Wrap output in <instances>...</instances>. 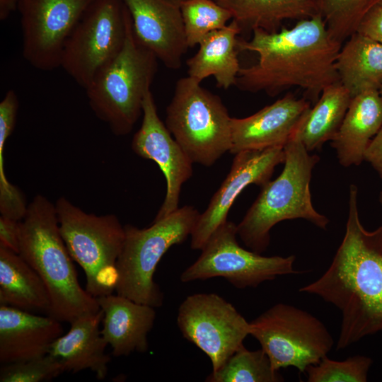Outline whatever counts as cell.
I'll return each instance as SVG.
<instances>
[{"label": "cell", "instance_id": "6da1fadb", "mask_svg": "<svg viewBox=\"0 0 382 382\" xmlns=\"http://www.w3.org/2000/svg\"><path fill=\"white\" fill-rule=\"evenodd\" d=\"M357 199L358 189L352 184L341 244L327 270L299 290L320 297L341 312L337 350L382 332V226L372 231L364 228Z\"/></svg>", "mask_w": 382, "mask_h": 382}, {"label": "cell", "instance_id": "7a4b0ae2", "mask_svg": "<svg viewBox=\"0 0 382 382\" xmlns=\"http://www.w3.org/2000/svg\"><path fill=\"white\" fill-rule=\"evenodd\" d=\"M238 47L258 56L255 64L241 68L236 86L241 91L274 96L299 87L314 100L325 88L340 81L335 61L342 43L318 14L273 33L255 29L250 40L238 38Z\"/></svg>", "mask_w": 382, "mask_h": 382}, {"label": "cell", "instance_id": "3957f363", "mask_svg": "<svg viewBox=\"0 0 382 382\" xmlns=\"http://www.w3.org/2000/svg\"><path fill=\"white\" fill-rule=\"evenodd\" d=\"M18 254L35 270L48 291L52 316L71 323L98 312L96 298L83 289L61 236L55 204L36 195L20 221Z\"/></svg>", "mask_w": 382, "mask_h": 382}, {"label": "cell", "instance_id": "277c9868", "mask_svg": "<svg viewBox=\"0 0 382 382\" xmlns=\"http://www.w3.org/2000/svg\"><path fill=\"white\" fill-rule=\"evenodd\" d=\"M284 149L283 170L262 187L237 225L238 236L245 245L260 254L267 250L270 231L279 222L303 219L321 229L329 224V219L314 209L310 190L312 171L320 157L306 150L297 134Z\"/></svg>", "mask_w": 382, "mask_h": 382}, {"label": "cell", "instance_id": "5b68a950", "mask_svg": "<svg viewBox=\"0 0 382 382\" xmlns=\"http://www.w3.org/2000/svg\"><path fill=\"white\" fill-rule=\"evenodd\" d=\"M158 61L137 37L129 14L122 48L85 89L93 112L115 135L129 134L141 115Z\"/></svg>", "mask_w": 382, "mask_h": 382}, {"label": "cell", "instance_id": "8992f818", "mask_svg": "<svg viewBox=\"0 0 382 382\" xmlns=\"http://www.w3.org/2000/svg\"><path fill=\"white\" fill-rule=\"evenodd\" d=\"M200 214L192 206L178 208L144 228L125 226V237L117 261L116 294L154 308L162 306L163 294L154 280L164 254L191 236Z\"/></svg>", "mask_w": 382, "mask_h": 382}, {"label": "cell", "instance_id": "52a82bcc", "mask_svg": "<svg viewBox=\"0 0 382 382\" xmlns=\"http://www.w3.org/2000/svg\"><path fill=\"white\" fill-rule=\"evenodd\" d=\"M61 236L86 275V290L95 298L112 294L118 281L117 261L125 237L115 214H88L60 197L55 204Z\"/></svg>", "mask_w": 382, "mask_h": 382}, {"label": "cell", "instance_id": "ba28073f", "mask_svg": "<svg viewBox=\"0 0 382 382\" xmlns=\"http://www.w3.org/2000/svg\"><path fill=\"white\" fill-rule=\"evenodd\" d=\"M231 118L218 96L187 76L175 84L165 124L193 163L211 166L230 152Z\"/></svg>", "mask_w": 382, "mask_h": 382}, {"label": "cell", "instance_id": "9c48e42d", "mask_svg": "<svg viewBox=\"0 0 382 382\" xmlns=\"http://www.w3.org/2000/svg\"><path fill=\"white\" fill-rule=\"evenodd\" d=\"M250 335L277 371L293 366L306 372L328 356L334 345L330 332L318 318L284 303L272 306L250 322Z\"/></svg>", "mask_w": 382, "mask_h": 382}, {"label": "cell", "instance_id": "30bf717a", "mask_svg": "<svg viewBox=\"0 0 382 382\" xmlns=\"http://www.w3.org/2000/svg\"><path fill=\"white\" fill-rule=\"evenodd\" d=\"M129 18L121 0H94L69 37L60 66L86 89L122 48Z\"/></svg>", "mask_w": 382, "mask_h": 382}, {"label": "cell", "instance_id": "8fae6325", "mask_svg": "<svg viewBox=\"0 0 382 382\" xmlns=\"http://www.w3.org/2000/svg\"><path fill=\"white\" fill-rule=\"evenodd\" d=\"M237 225L226 221L209 237L197 260L180 279L183 283L222 277L237 289L256 288L279 276L299 274L296 257L263 256L242 248L237 241Z\"/></svg>", "mask_w": 382, "mask_h": 382}, {"label": "cell", "instance_id": "7c38bea8", "mask_svg": "<svg viewBox=\"0 0 382 382\" xmlns=\"http://www.w3.org/2000/svg\"><path fill=\"white\" fill-rule=\"evenodd\" d=\"M177 324L183 336L219 369L250 335V322L228 301L214 293L187 296L180 303Z\"/></svg>", "mask_w": 382, "mask_h": 382}, {"label": "cell", "instance_id": "4fadbf2b", "mask_svg": "<svg viewBox=\"0 0 382 382\" xmlns=\"http://www.w3.org/2000/svg\"><path fill=\"white\" fill-rule=\"evenodd\" d=\"M93 1L20 0L25 59L41 71L60 66L69 37Z\"/></svg>", "mask_w": 382, "mask_h": 382}, {"label": "cell", "instance_id": "5bb4252c", "mask_svg": "<svg viewBox=\"0 0 382 382\" xmlns=\"http://www.w3.org/2000/svg\"><path fill=\"white\" fill-rule=\"evenodd\" d=\"M142 115L132 149L139 156L154 161L165 176L166 193L154 220L157 221L178 208L181 187L192 175L193 163L161 120L151 90L144 96Z\"/></svg>", "mask_w": 382, "mask_h": 382}, {"label": "cell", "instance_id": "9a60e30c", "mask_svg": "<svg viewBox=\"0 0 382 382\" xmlns=\"http://www.w3.org/2000/svg\"><path fill=\"white\" fill-rule=\"evenodd\" d=\"M284 160L283 147L236 154L229 173L199 216L190 236L191 248L202 250L212 234L227 221L228 212L240 193L251 184L262 187L270 180L275 167Z\"/></svg>", "mask_w": 382, "mask_h": 382}, {"label": "cell", "instance_id": "2e32d148", "mask_svg": "<svg viewBox=\"0 0 382 382\" xmlns=\"http://www.w3.org/2000/svg\"><path fill=\"white\" fill-rule=\"evenodd\" d=\"M139 40L167 68L178 69L188 47L182 0H121Z\"/></svg>", "mask_w": 382, "mask_h": 382}, {"label": "cell", "instance_id": "e0dca14e", "mask_svg": "<svg viewBox=\"0 0 382 382\" xmlns=\"http://www.w3.org/2000/svg\"><path fill=\"white\" fill-rule=\"evenodd\" d=\"M311 108L306 98L289 93L250 116L232 117L230 153L284 148L297 134Z\"/></svg>", "mask_w": 382, "mask_h": 382}, {"label": "cell", "instance_id": "ac0fdd59", "mask_svg": "<svg viewBox=\"0 0 382 382\" xmlns=\"http://www.w3.org/2000/svg\"><path fill=\"white\" fill-rule=\"evenodd\" d=\"M57 318L0 305V362L32 359L48 354L63 333Z\"/></svg>", "mask_w": 382, "mask_h": 382}, {"label": "cell", "instance_id": "d6986e66", "mask_svg": "<svg viewBox=\"0 0 382 382\" xmlns=\"http://www.w3.org/2000/svg\"><path fill=\"white\" fill-rule=\"evenodd\" d=\"M103 311L101 334L115 357L146 352L148 334L156 319L155 308L125 296L109 294L96 298Z\"/></svg>", "mask_w": 382, "mask_h": 382}, {"label": "cell", "instance_id": "ffe728a7", "mask_svg": "<svg viewBox=\"0 0 382 382\" xmlns=\"http://www.w3.org/2000/svg\"><path fill=\"white\" fill-rule=\"evenodd\" d=\"M103 311L81 316L73 320L69 330L51 345L48 354L57 358L65 371L91 370L98 379L105 378L111 358L105 353L108 343L100 324Z\"/></svg>", "mask_w": 382, "mask_h": 382}, {"label": "cell", "instance_id": "44dd1931", "mask_svg": "<svg viewBox=\"0 0 382 382\" xmlns=\"http://www.w3.org/2000/svg\"><path fill=\"white\" fill-rule=\"evenodd\" d=\"M382 127V98L378 90H368L352 98L344 120L330 145L344 167L364 161L372 139Z\"/></svg>", "mask_w": 382, "mask_h": 382}, {"label": "cell", "instance_id": "7402d4cb", "mask_svg": "<svg viewBox=\"0 0 382 382\" xmlns=\"http://www.w3.org/2000/svg\"><path fill=\"white\" fill-rule=\"evenodd\" d=\"M241 33L238 25L231 20L224 28L207 34L186 62L187 76L199 82L214 76L217 86L224 89L236 86L241 68L238 58Z\"/></svg>", "mask_w": 382, "mask_h": 382}, {"label": "cell", "instance_id": "603a6c76", "mask_svg": "<svg viewBox=\"0 0 382 382\" xmlns=\"http://www.w3.org/2000/svg\"><path fill=\"white\" fill-rule=\"evenodd\" d=\"M0 305L50 316V298L35 270L17 253L0 245Z\"/></svg>", "mask_w": 382, "mask_h": 382}, {"label": "cell", "instance_id": "cb8c5ba5", "mask_svg": "<svg viewBox=\"0 0 382 382\" xmlns=\"http://www.w3.org/2000/svg\"><path fill=\"white\" fill-rule=\"evenodd\" d=\"M340 82L351 97L382 86V44L358 32L341 47L335 61Z\"/></svg>", "mask_w": 382, "mask_h": 382}, {"label": "cell", "instance_id": "d4e9b609", "mask_svg": "<svg viewBox=\"0 0 382 382\" xmlns=\"http://www.w3.org/2000/svg\"><path fill=\"white\" fill-rule=\"evenodd\" d=\"M227 8L243 31H278L282 22L316 14L311 0H215Z\"/></svg>", "mask_w": 382, "mask_h": 382}, {"label": "cell", "instance_id": "484cf974", "mask_svg": "<svg viewBox=\"0 0 382 382\" xmlns=\"http://www.w3.org/2000/svg\"><path fill=\"white\" fill-rule=\"evenodd\" d=\"M320 98L311 107L297 132L308 152L320 149L337 134L349 108L352 97L340 82L325 88Z\"/></svg>", "mask_w": 382, "mask_h": 382}, {"label": "cell", "instance_id": "4316f807", "mask_svg": "<svg viewBox=\"0 0 382 382\" xmlns=\"http://www.w3.org/2000/svg\"><path fill=\"white\" fill-rule=\"evenodd\" d=\"M206 381L280 382L284 378L262 348L249 350L243 345L219 369L212 371Z\"/></svg>", "mask_w": 382, "mask_h": 382}, {"label": "cell", "instance_id": "83f0119b", "mask_svg": "<svg viewBox=\"0 0 382 382\" xmlns=\"http://www.w3.org/2000/svg\"><path fill=\"white\" fill-rule=\"evenodd\" d=\"M316 14L324 20L330 35L342 44L357 28L366 13L381 0H311Z\"/></svg>", "mask_w": 382, "mask_h": 382}, {"label": "cell", "instance_id": "f1b7e54d", "mask_svg": "<svg viewBox=\"0 0 382 382\" xmlns=\"http://www.w3.org/2000/svg\"><path fill=\"white\" fill-rule=\"evenodd\" d=\"M180 8L189 48L198 45L207 34L224 28L232 20L231 12L215 0H182Z\"/></svg>", "mask_w": 382, "mask_h": 382}, {"label": "cell", "instance_id": "f546056e", "mask_svg": "<svg viewBox=\"0 0 382 382\" xmlns=\"http://www.w3.org/2000/svg\"><path fill=\"white\" fill-rule=\"evenodd\" d=\"M372 359L364 355H354L343 361L328 356L306 370L308 382H366Z\"/></svg>", "mask_w": 382, "mask_h": 382}, {"label": "cell", "instance_id": "4dcf8cb0", "mask_svg": "<svg viewBox=\"0 0 382 382\" xmlns=\"http://www.w3.org/2000/svg\"><path fill=\"white\" fill-rule=\"evenodd\" d=\"M64 371L59 361L47 354L32 359L3 364L0 369V381H48Z\"/></svg>", "mask_w": 382, "mask_h": 382}, {"label": "cell", "instance_id": "1f68e13d", "mask_svg": "<svg viewBox=\"0 0 382 382\" xmlns=\"http://www.w3.org/2000/svg\"><path fill=\"white\" fill-rule=\"evenodd\" d=\"M9 136L0 134V213L1 216L16 221H21L28 206L20 190L7 179L4 171V151Z\"/></svg>", "mask_w": 382, "mask_h": 382}, {"label": "cell", "instance_id": "d6a6232c", "mask_svg": "<svg viewBox=\"0 0 382 382\" xmlns=\"http://www.w3.org/2000/svg\"><path fill=\"white\" fill-rule=\"evenodd\" d=\"M357 32L382 44V6L376 5L366 13Z\"/></svg>", "mask_w": 382, "mask_h": 382}, {"label": "cell", "instance_id": "836d02e7", "mask_svg": "<svg viewBox=\"0 0 382 382\" xmlns=\"http://www.w3.org/2000/svg\"><path fill=\"white\" fill-rule=\"evenodd\" d=\"M20 221L0 216V245L18 253Z\"/></svg>", "mask_w": 382, "mask_h": 382}, {"label": "cell", "instance_id": "e575fe53", "mask_svg": "<svg viewBox=\"0 0 382 382\" xmlns=\"http://www.w3.org/2000/svg\"><path fill=\"white\" fill-rule=\"evenodd\" d=\"M364 160L371 165L382 179V127L370 142Z\"/></svg>", "mask_w": 382, "mask_h": 382}, {"label": "cell", "instance_id": "d590c367", "mask_svg": "<svg viewBox=\"0 0 382 382\" xmlns=\"http://www.w3.org/2000/svg\"><path fill=\"white\" fill-rule=\"evenodd\" d=\"M20 0H0V20H6L10 14L18 8Z\"/></svg>", "mask_w": 382, "mask_h": 382}, {"label": "cell", "instance_id": "8d00e7d4", "mask_svg": "<svg viewBox=\"0 0 382 382\" xmlns=\"http://www.w3.org/2000/svg\"><path fill=\"white\" fill-rule=\"evenodd\" d=\"M379 201L381 204H382V191L380 192V195H379Z\"/></svg>", "mask_w": 382, "mask_h": 382}, {"label": "cell", "instance_id": "74e56055", "mask_svg": "<svg viewBox=\"0 0 382 382\" xmlns=\"http://www.w3.org/2000/svg\"><path fill=\"white\" fill-rule=\"evenodd\" d=\"M378 92H379V94L382 98V86L380 87V88L378 89Z\"/></svg>", "mask_w": 382, "mask_h": 382}, {"label": "cell", "instance_id": "f35d334b", "mask_svg": "<svg viewBox=\"0 0 382 382\" xmlns=\"http://www.w3.org/2000/svg\"><path fill=\"white\" fill-rule=\"evenodd\" d=\"M381 6H382V0L381 1L380 4Z\"/></svg>", "mask_w": 382, "mask_h": 382}]
</instances>
